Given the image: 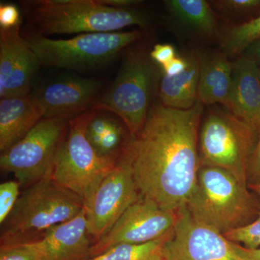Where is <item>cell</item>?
<instances>
[{"label":"cell","mask_w":260,"mask_h":260,"mask_svg":"<svg viewBox=\"0 0 260 260\" xmlns=\"http://www.w3.org/2000/svg\"><path fill=\"white\" fill-rule=\"evenodd\" d=\"M20 28V24L13 28H0L1 99L28 95L42 66Z\"/></svg>","instance_id":"4fadbf2b"},{"label":"cell","mask_w":260,"mask_h":260,"mask_svg":"<svg viewBox=\"0 0 260 260\" xmlns=\"http://www.w3.org/2000/svg\"><path fill=\"white\" fill-rule=\"evenodd\" d=\"M173 232L144 244H119L89 260H165L166 244Z\"/></svg>","instance_id":"44dd1931"},{"label":"cell","mask_w":260,"mask_h":260,"mask_svg":"<svg viewBox=\"0 0 260 260\" xmlns=\"http://www.w3.org/2000/svg\"><path fill=\"white\" fill-rule=\"evenodd\" d=\"M142 30L83 34L53 39L32 32L23 34L42 66L89 71L114 60L124 49L141 40Z\"/></svg>","instance_id":"8992f818"},{"label":"cell","mask_w":260,"mask_h":260,"mask_svg":"<svg viewBox=\"0 0 260 260\" xmlns=\"http://www.w3.org/2000/svg\"><path fill=\"white\" fill-rule=\"evenodd\" d=\"M210 3L213 9L228 18L244 17L260 9V0H215Z\"/></svg>","instance_id":"603a6c76"},{"label":"cell","mask_w":260,"mask_h":260,"mask_svg":"<svg viewBox=\"0 0 260 260\" xmlns=\"http://www.w3.org/2000/svg\"><path fill=\"white\" fill-rule=\"evenodd\" d=\"M258 66H259V80H260V63L258 64Z\"/></svg>","instance_id":"e575fe53"},{"label":"cell","mask_w":260,"mask_h":260,"mask_svg":"<svg viewBox=\"0 0 260 260\" xmlns=\"http://www.w3.org/2000/svg\"><path fill=\"white\" fill-rule=\"evenodd\" d=\"M200 62L198 100L203 105L227 107L232 88L233 63L223 51H198Z\"/></svg>","instance_id":"e0dca14e"},{"label":"cell","mask_w":260,"mask_h":260,"mask_svg":"<svg viewBox=\"0 0 260 260\" xmlns=\"http://www.w3.org/2000/svg\"><path fill=\"white\" fill-rule=\"evenodd\" d=\"M140 196L128 145L92 199L85 205L88 232L94 243L112 229Z\"/></svg>","instance_id":"30bf717a"},{"label":"cell","mask_w":260,"mask_h":260,"mask_svg":"<svg viewBox=\"0 0 260 260\" xmlns=\"http://www.w3.org/2000/svg\"><path fill=\"white\" fill-rule=\"evenodd\" d=\"M84 208L79 196L51 176L44 178L24 189L1 224V246L35 242L51 228L74 218Z\"/></svg>","instance_id":"3957f363"},{"label":"cell","mask_w":260,"mask_h":260,"mask_svg":"<svg viewBox=\"0 0 260 260\" xmlns=\"http://www.w3.org/2000/svg\"><path fill=\"white\" fill-rule=\"evenodd\" d=\"M251 187L259 195L260 197V181L255 184H251Z\"/></svg>","instance_id":"836d02e7"},{"label":"cell","mask_w":260,"mask_h":260,"mask_svg":"<svg viewBox=\"0 0 260 260\" xmlns=\"http://www.w3.org/2000/svg\"><path fill=\"white\" fill-rule=\"evenodd\" d=\"M259 40L260 14L242 23L227 27L220 35V46L229 57L242 55L251 44Z\"/></svg>","instance_id":"7402d4cb"},{"label":"cell","mask_w":260,"mask_h":260,"mask_svg":"<svg viewBox=\"0 0 260 260\" xmlns=\"http://www.w3.org/2000/svg\"><path fill=\"white\" fill-rule=\"evenodd\" d=\"M102 85L95 79L68 76L51 82L32 95L40 104L44 118L78 116L93 109Z\"/></svg>","instance_id":"5bb4252c"},{"label":"cell","mask_w":260,"mask_h":260,"mask_svg":"<svg viewBox=\"0 0 260 260\" xmlns=\"http://www.w3.org/2000/svg\"><path fill=\"white\" fill-rule=\"evenodd\" d=\"M187 65L188 61L186 56H184V57L176 56L172 60L161 66L162 74L169 77L177 76L183 72L185 71Z\"/></svg>","instance_id":"f546056e"},{"label":"cell","mask_w":260,"mask_h":260,"mask_svg":"<svg viewBox=\"0 0 260 260\" xmlns=\"http://www.w3.org/2000/svg\"><path fill=\"white\" fill-rule=\"evenodd\" d=\"M232 246L236 254L242 260H260V247L248 249L234 242H232Z\"/></svg>","instance_id":"4dcf8cb0"},{"label":"cell","mask_w":260,"mask_h":260,"mask_svg":"<svg viewBox=\"0 0 260 260\" xmlns=\"http://www.w3.org/2000/svg\"><path fill=\"white\" fill-rule=\"evenodd\" d=\"M99 3L107 6L116 8H135L141 4L142 1L138 0H99Z\"/></svg>","instance_id":"1f68e13d"},{"label":"cell","mask_w":260,"mask_h":260,"mask_svg":"<svg viewBox=\"0 0 260 260\" xmlns=\"http://www.w3.org/2000/svg\"><path fill=\"white\" fill-rule=\"evenodd\" d=\"M91 239L84 208L74 218L51 228L28 244L42 260H83L90 256Z\"/></svg>","instance_id":"9a60e30c"},{"label":"cell","mask_w":260,"mask_h":260,"mask_svg":"<svg viewBox=\"0 0 260 260\" xmlns=\"http://www.w3.org/2000/svg\"><path fill=\"white\" fill-rule=\"evenodd\" d=\"M165 260L242 259L223 234L197 222L184 208L166 244Z\"/></svg>","instance_id":"7c38bea8"},{"label":"cell","mask_w":260,"mask_h":260,"mask_svg":"<svg viewBox=\"0 0 260 260\" xmlns=\"http://www.w3.org/2000/svg\"><path fill=\"white\" fill-rule=\"evenodd\" d=\"M250 177L251 180L254 181L253 184L260 181V132L259 138L251 153L248 165V177Z\"/></svg>","instance_id":"f1b7e54d"},{"label":"cell","mask_w":260,"mask_h":260,"mask_svg":"<svg viewBox=\"0 0 260 260\" xmlns=\"http://www.w3.org/2000/svg\"><path fill=\"white\" fill-rule=\"evenodd\" d=\"M232 88L227 108L260 132V80L255 61L242 55L233 62Z\"/></svg>","instance_id":"2e32d148"},{"label":"cell","mask_w":260,"mask_h":260,"mask_svg":"<svg viewBox=\"0 0 260 260\" xmlns=\"http://www.w3.org/2000/svg\"><path fill=\"white\" fill-rule=\"evenodd\" d=\"M75 116L43 118L23 139L2 153V171L13 174L25 188L51 176L70 121Z\"/></svg>","instance_id":"9c48e42d"},{"label":"cell","mask_w":260,"mask_h":260,"mask_svg":"<svg viewBox=\"0 0 260 260\" xmlns=\"http://www.w3.org/2000/svg\"><path fill=\"white\" fill-rule=\"evenodd\" d=\"M150 57L153 61L160 65L167 64L176 57V50L171 44H156L150 51Z\"/></svg>","instance_id":"83f0119b"},{"label":"cell","mask_w":260,"mask_h":260,"mask_svg":"<svg viewBox=\"0 0 260 260\" xmlns=\"http://www.w3.org/2000/svg\"><path fill=\"white\" fill-rule=\"evenodd\" d=\"M44 118L34 95L5 98L0 102V150L4 153L23 139Z\"/></svg>","instance_id":"ac0fdd59"},{"label":"cell","mask_w":260,"mask_h":260,"mask_svg":"<svg viewBox=\"0 0 260 260\" xmlns=\"http://www.w3.org/2000/svg\"><path fill=\"white\" fill-rule=\"evenodd\" d=\"M18 9L12 4L0 6V28H10L20 25Z\"/></svg>","instance_id":"4316f807"},{"label":"cell","mask_w":260,"mask_h":260,"mask_svg":"<svg viewBox=\"0 0 260 260\" xmlns=\"http://www.w3.org/2000/svg\"><path fill=\"white\" fill-rule=\"evenodd\" d=\"M242 55L248 56L256 61L257 64L260 63V40L251 44Z\"/></svg>","instance_id":"d6a6232c"},{"label":"cell","mask_w":260,"mask_h":260,"mask_svg":"<svg viewBox=\"0 0 260 260\" xmlns=\"http://www.w3.org/2000/svg\"><path fill=\"white\" fill-rule=\"evenodd\" d=\"M96 111L89 109L70 122L68 133L53 168L51 177L88 204L117 160L99 156L85 136V129Z\"/></svg>","instance_id":"ba28073f"},{"label":"cell","mask_w":260,"mask_h":260,"mask_svg":"<svg viewBox=\"0 0 260 260\" xmlns=\"http://www.w3.org/2000/svg\"><path fill=\"white\" fill-rule=\"evenodd\" d=\"M186 209L198 223L220 234L246 225L254 211L246 184L218 167L202 166Z\"/></svg>","instance_id":"5b68a950"},{"label":"cell","mask_w":260,"mask_h":260,"mask_svg":"<svg viewBox=\"0 0 260 260\" xmlns=\"http://www.w3.org/2000/svg\"><path fill=\"white\" fill-rule=\"evenodd\" d=\"M22 5L31 32L43 37L116 32L131 25L147 29L151 23L143 10L112 8L99 0H35Z\"/></svg>","instance_id":"7a4b0ae2"},{"label":"cell","mask_w":260,"mask_h":260,"mask_svg":"<svg viewBox=\"0 0 260 260\" xmlns=\"http://www.w3.org/2000/svg\"><path fill=\"white\" fill-rule=\"evenodd\" d=\"M198 100L187 110L154 102L144 126L129 144L133 174L140 194L164 209L186 208L201 164L198 130L203 112Z\"/></svg>","instance_id":"6da1fadb"},{"label":"cell","mask_w":260,"mask_h":260,"mask_svg":"<svg viewBox=\"0 0 260 260\" xmlns=\"http://www.w3.org/2000/svg\"><path fill=\"white\" fill-rule=\"evenodd\" d=\"M224 237L231 242L242 244L248 249L260 247V211L254 221L225 233Z\"/></svg>","instance_id":"cb8c5ba5"},{"label":"cell","mask_w":260,"mask_h":260,"mask_svg":"<svg viewBox=\"0 0 260 260\" xmlns=\"http://www.w3.org/2000/svg\"><path fill=\"white\" fill-rule=\"evenodd\" d=\"M166 10L176 23L199 36L213 39L218 37V23L215 10L205 0H167Z\"/></svg>","instance_id":"ffe728a7"},{"label":"cell","mask_w":260,"mask_h":260,"mask_svg":"<svg viewBox=\"0 0 260 260\" xmlns=\"http://www.w3.org/2000/svg\"><path fill=\"white\" fill-rule=\"evenodd\" d=\"M257 133L227 108L210 106L200 133L201 167L224 169L247 185L248 165Z\"/></svg>","instance_id":"52a82bcc"},{"label":"cell","mask_w":260,"mask_h":260,"mask_svg":"<svg viewBox=\"0 0 260 260\" xmlns=\"http://www.w3.org/2000/svg\"><path fill=\"white\" fill-rule=\"evenodd\" d=\"M185 71L175 77L162 74L158 83L159 101L166 107L187 110L198 102L200 62L198 51L186 54Z\"/></svg>","instance_id":"d6986e66"},{"label":"cell","mask_w":260,"mask_h":260,"mask_svg":"<svg viewBox=\"0 0 260 260\" xmlns=\"http://www.w3.org/2000/svg\"><path fill=\"white\" fill-rule=\"evenodd\" d=\"M178 213L160 208L153 200L140 194L115 224L90 249L91 258L121 244H144L174 232Z\"/></svg>","instance_id":"8fae6325"},{"label":"cell","mask_w":260,"mask_h":260,"mask_svg":"<svg viewBox=\"0 0 260 260\" xmlns=\"http://www.w3.org/2000/svg\"><path fill=\"white\" fill-rule=\"evenodd\" d=\"M18 181H8L0 185V224L6 220L20 197Z\"/></svg>","instance_id":"d4e9b609"},{"label":"cell","mask_w":260,"mask_h":260,"mask_svg":"<svg viewBox=\"0 0 260 260\" xmlns=\"http://www.w3.org/2000/svg\"><path fill=\"white\" fill-rule=\"evenodd\" d=\"M150 53L142 44L130 49L114 82L92 109L118 116L132 136L144 126L158 90V70Z\"/></svg>","instance_id":"277c9868"},{"label":"cell","mask_w":260,"mask_h":260,"mask_svg":"<svg viewBox=\"0 0 260 260\" xmlns=\"http://www.w3.org/2000/svg\"><path fill=\"white\" fill-rule=\"evenodd\" d=\"M0 260H42L39 253L29 244L1 246Z\"/></svg>","instance_id":"484cf974"}]
</instances>
